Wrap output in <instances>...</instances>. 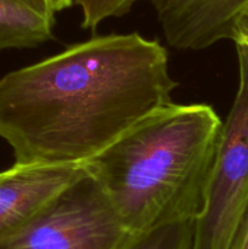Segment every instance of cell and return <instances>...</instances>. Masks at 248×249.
<instances>
[{
    "label": "cell",
    "mask_w": 248,
    "mask_h": 249,
    "mask_svg": "<svg viewBox=\"0 0 248 249\" xmlns=\"http://www.w3.org/2000/svg\"><path fill=\"white\" fill-rule=\"evenodd\" d=\"M99 184L85 174L0 249H124L134 237Z\"/></svg>",
    "instance_id": "277c9868"
},
{
    "label": "cell",
    "mask_w": 248,
    "mask_h": 249,
    "mask_svg": "<svg viewBox=\"0 0 248 249\" xmlns=\"http://www.w3.org/2000/svg\"><path fill=\"white\" fill-rule=\"evenodd\" d=\"M138 0H73L82 11L83 29L95 31L102 22L128 14Z\"/></svg>",
    "instance_id": "9c48e42d"
},
{
    "label": "cell",
    "mask_w": 248,
    "mask_h": 249,
    "mask_svg": "<svg viewBox=\"0 0 248 249\" xmlns=\"http://www.w3.org/2000/svg\"><path fill=\"white\" fill-rule=\"evenodd\" d=\"M9 1L32 10L39 15H43L48 18L55 19V12L51 9L49 0H9Z\"/></svg>",
    "instance_id": "8fae6325"
},
{
    "label": "cell",
    "mask_w": 248,
    "mask_h": 249,
    "mask_svg": "<svg viewBox=\"0 0 248 249\" xmlns=\"http://www.w3.org/2000/svg\"><path fill=\"white\" fill-rule=\"evenodd\" d=\"M55 19L0 0V51L36 48L53 38Z\"/></svg>",
    "instance_id": "52a82bcc"
},
{
    "label": "cell",
    "mask_w": 248,
    "mask_h": 249,
    "mask_svg": "<svg viewBox=\"0 0 248 249\" xmlns=\"http://www.w3.org/2000/svg\"><path fill=\"white\" fill-rule=\"evenodd\" d=\"M231 249H248V206L238 226Z\"/></svg>",
    "instance_id": "7c38bea8"
},
{
    "label": "cell",
    "mask_w": 248,
    "mask_h": 249,
    "mask_svg": "<svg viewBox=\"0 0 248 249\" xmlns=\"http://www.w3.org/2000/svg\"><path fill=\"white\" fill-rule=\"evenodd\" d=\"M245 48H247V49H248V46H245Z\"/></svg>",
    "instance_id": "5bb4252c"
},
{
    "label": "cell",
    "mask_w": 248,
    "mask_h": 249,
    "mask_svg": "<svg viewBox=\"0 0 248 249\" xmlns=\"http://www.w3.org/2000/svg\"><path fill=\"white\" fill-rule=\"evenodd\" d=\"M167 43L198 51L232 39L233 27L248 0H148Z\"/></svg>",
    "instance_id": "8992f818"
},
{
    "label": "cell",
    "mask_w": 248,
    "mask_h": 249,
    "mask_svg": "<svg viewBox=\"0 0 248 249\" xmlns=\"http://www.w3.org/2000/svg\"><path fill=\"white\" fill-rule=\"evenodd\" d=\"M192 220L164 224L131 238L124 249H191Z\"/></svg>",
    "instance_id": "ba28073f"
},
{
    "label": "cell",
    "mask_w": 248,
    "mask_h": 249,
    "mask_svg": "<svg viewBox=\"0 0 248 249\" xmlns=\"http://www.w3.org/2000/svg\"><path fill=\"white\" fill-rule=\"evenodd\" d=\"M177 85L156 39L92 36L0 77V138L15 163L84 164L172 104Z\"/></svg>",
    "instance_id": "6da1fadb"
},
{
    "label": "cell",
    "mask_w": 248,
    "mask_h": 249,
    "mask_svg": "<svg viewBox=\"0 0 248 249\" xmlns=\"http://www.w3.org/2000/svg\"><path fill=\"white\" fill-rule=\"evenodd\" d=\"M49 2H50L51 9L55 14L65 9H68L73 5V0H49Z\"/></svg>",
    "instance_id": "4fadbf2b"
},
{
    "label": "cell",
    "mask_w": 248,
    "mask_h": 249,
    "mask_svg": "<svg viewBox=\"0 0 248 249\" xmlns=\"http://www.w3.org/2000/svg\"><path fill=\"white\" fill-rule=\"evenodd\" d=\"M85 174L83 164L39 163H14L0 172V241L27 225Z\"/></svg>",
    "instance_id": "5b68a950"
},
{
    "label": "cell",
    "mask_w": 248,
    "mask_h": 249,
    "mask_svg": "<svg viewBox=\"0 0 248 249\" xmlns=\"http://www.w3.org/2000/svg\"><path fill=\"white\" fill-rule=\"evenodd\" d=\"M221 128L209 105L172 102L83 165L134 235L195 221L206 203Z\"/></svg>",
    "instance_id": "7a4b0ae2"
},
{
    "label": "cell",
    "mask_w": 248,
    "mask_h": 249,
    "mask_svg": "<svg viewBox=\"0 0 248 249\" xmlns=\"http://www.w3.org/2000/svg\"><path fill=\"white\" fill-rule=\"evenodd\" d=\"M231 40L238 45L248 46V6L240 14L233 27Z\"/></svg>",
    "instance_id": "30bf717a"
},
{
    "label": "cell",
    "mask_w": 248,
    "mask_h": 249,
    "mask_svg": "<svg viewBox=\"0 0 248 249\" xmlns=\"http://www.w3.org/2000/svg\"><path fill=\"white\" fill-rule=\"evenodd\" d=\"M238 85L223 122L203 211L191 249H231L248 206V49L236 44Z\"/></svg>",
    "instance_id": "3957f363"
}]
</instances>
